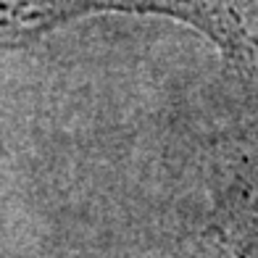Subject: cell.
Listing matches in <instances>:
<instances>
[{
	"mask_svg": "<svg viewBox=\"0 0 258 258\" xmlns=\"http://www.w3.org/2000/svg\"><path fill=\"white\" fill-rule=\"evenodd\" d=\"M98 14L177 19L206 34L237 66L255 69V34L242 0H0V48L29 45Z\"/></svg>",
	"mask_w": 258,
	"mask_h": 258,
	"instance_id": "obj_1",
	"label": "cell"
},
{
	"mask_svg": "<svg viewBox=\"0 0 258 258\" xmlns=\"http://www.w3.org/2000/svg\"><path fill=\"white\" fill-rule=\"evenodd\" d=\"M201 242L221 258H258V140L229 163Z\"/></svg>",
	"mask_w": 258,
	"mask_h": 258,
	"instance_id": "obj_2",
	"label": "cell"
},
{
	"mask_svg": "<svg viewBox=\"0 0 258 258\" xmlns=\"http://www.w3.org/2000/svg\"><path fill=\"white\" fill-rule=\"evenodd\" d=\"M179 258H221V255H216L211 248H206L203 242H195V248H190V253H182Z\"/></svg>",
	"mask_w": 258,
	"mask_h": 258,
	"instance_id": "obj_3",
	"label": "cell"
}]
</instances>
